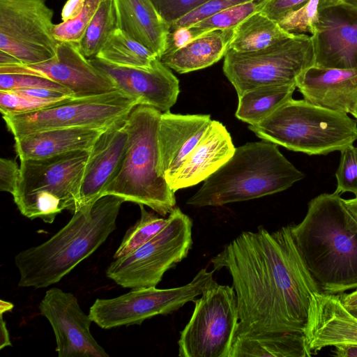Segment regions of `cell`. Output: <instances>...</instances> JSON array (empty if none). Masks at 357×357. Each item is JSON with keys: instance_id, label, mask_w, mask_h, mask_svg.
I'll return each instance as SVG.
<instances>
[{"instance_id": "6da1fadb", "label": "cell", "mask_w": 357, "mask_h": 357, "mask_svg": "<svg viewBox=\"0 0 357 357\" xmlns=\"http://www.w3.org/2000/svg\"><path fill=\"white\" fill-rule=\"evenodd\" d=\"M232 278L239 321L235 337L303 333L312 295L320 291L294 241L290 225L243 231L210 260ZM235 339V338H234Z\"/></svg>"}, {"instance_id": "7a4b0ae2", "label": "cell", "mask_w": 357, "mask_h": 357, "mask_svg": "<svg viewBox=\"0 0 357 357\" xmlns=\"http://www.w3.org/2000/svg\"><path fill=\"white\" fill-rule=\"evenodd\" d=\"M298 252L319 291L340 294L357 289V222L340 194L322 193L290 225Z\"/></svg>"}, {"instance_id": "3957f363", "label": "cell", "mask_w": 357, "mask_h": 357, "mask_svg": "<svg viewBox=\"0 0 357 357\" xmlns=\"http://www.w3.org/2000/svg\"><path fill=\"white\" fill-rule=\"evenodd\" d=\"M124 202L106 195L83 205L50 238L17 253L15 264L20 273L18 286L40 289L59 282L116 229Z\"/></svg>"}, {"instance_id": "277c9868", "label": "cell", "mask_w": 357, "mask_h": 357, "mask_svg": "<svg viewBox=\"0 0 357 357\" xmlns=\"http://www.w3.org/2000/svg\"><path fill=\"white\" fill-rule=\"evenodd\" d=\"M304 177L277 144L266 140L248 142L236 148L186 204L201 208L257 199L284 191Z\"/></svg>"}, {"instance_id": "5b68a950", "label": "cell", "mask_w": 357, "mask_h": 357, "mask_svg": "<svg viewBox=\"0 0 357 357\" xmlns=\"http://www.w3.org/2000/svg\"><path fill=\"white\" fill-rule=\"evenodd\" d=\"M162 112L137 105L126 119L127 148L114 176L102 196L112 195L151 208L161 216L176 207L174 192L158 172V131Z\"/></svg>"}, {"instance_id": "8992f818", "label": "cell", "mask_w": 357, "mask_h": 357, "mask_svg": "<svg viewBox=\"0 0 357 357\" xmlns=\"http://www.w3.org/2000/svg\"><path fill=\"white\" fill-rule=\"evenodd\" d=\"M248 128L263 140L310 155L340 151L357 140L356 120L305 99L291 98Z\"/></svg>"}, {"instance_id": "52a82bcc", "label": "cell", "mask_w": 357, "mask_h": 357, "mask_svg": "<svg viewBox=\"0 0 357 357\" xmlns=\"http://www.w3.org/2000/svg\"><path fill=\"white\" fill-rule=\"evenodd\" d=\"M90 149L20 160V178L13 195L20 213L51 224L63 211L74 212Z\"/></svg>"}, {"instance_id": "ba28073f", "label": "cell", "mask_w": 357, "mask_h": 357, "mask_svg": "<svg viewBox=\"0 0 357 357\" xmlns=\"http://www.w3.org/2000/svg\"><path fill=\"white\" fill-rule=\"evenodd\" d=\"M165 226L131 253L115 259L106 275L130 289L156 287L169 269L187 257L192 245V222L178 207L167 216Z\"/></svg>"}, {"instance_id": "9c48e42d", "label": "cell", "mask_w": 357, "mask_h": 357, "mask_svg": "<svg viewBox=\"0 0 357 357\" xmlns=\"http://www.w3.org/2000/svg\"><path fill=\"white\" fill-rule=\"evenodd\" d=\"M314 63L310 36L293 33L257 51L238 52L228 50L222 70L240 96L261 86L296 84L298 76Z\"/></svg>"}, {"instance_id": "30bf717a", "label": "cell", "mask_w": 357, "mask_h": 357, "mask_svg": "<svg viewBox=\"0 0 357 357\" xmlns=\"http://www.w3.org/2000/svg\"><path fill=\"white\" fill-rule=\"evenodd\" d=\"M193 302V312L178 341V356L229 357L239 321L234 287L215 282Z\"/></svg>"}, {"instance_id": "8fae6325", "label": "cell", "mask_w": 357, "mask_h": 357, "mask_svg": "<svg viewBox=\"0 0 357 357\" xmlns=\"http://www.w3.org/2000/svg\"><path fill=\"white\" fill-rule=\"evenodd\" d=\"M133 98L119 91L77 98L69 102L29 113L3 116L14 138L59 128H108L123 122L138 105Z\"/></svg>"}, {"instance_id": "7c38bea8", "label": "cell", "mask_w": 357, "mask_h": 357, "mask_svg": "<svg viewBox=\"0 0 357 357\" xmlns=\"http://www.w3.org/2000/svg\"><path fill=\"white\" fill-rule=\"evenodd\" d=\"M214 272L202 268L189 283L178 287L136 288L115 298H97L89 315L98 326L109 329L139 325L156 315L172 314L211 287L216 282Z\"/></svg>"}, {"instance_id": "4fadbf2b", "label": "cell", "mask_w": 357, "mask_h": 357, "mask_svg": "<svg viewBox=\"0 0 357 357\" xmlns=\"http://www.w3.org/2000/svg\"><path fill=\"white\" fill-rule=\"evenodd\" d=\"M53 15L45 0H0V50L26 65L53 58Z\"/></svg>"}, {"instance_id": "5bb4252c", "label": "cell", "mask_w": 357, "mask_h": 357, "mask_svg": "<svg viewBox=\"0 0 357 357\" xmlns=\"http://www.w3.org/2000/svg\"><path fill=\"white\" fill-rule=\"evenodd\" d=\"M0 73H24L43 77L66 87L77 98L116 91L110 79L81 53L77 43L73 42H59L55 56L46 61L0 66Z\"/></svg>"}, {"instance_id": "9a60e30c", "label": "cell", "mask_w": 357, "mask_h": 357, "mask_svg": "<svg viewBox=\"0 0 357 357\" xmlns=\"http://www.w3.org/2000/svg\"><path fill=\"white\" fill-rule=\"evenodd\" d=\"M38 309L52 326L59 357L109 356L93 337L90 331L93 321L74 294L52 287L45 292Z\"/></svg>"}, {"instance_id": "2e32d148", "label": "cell", "mask_w": 357, "mask_h": 357, "mask_svg": "<svg viewBox=\"0 0 357 357\" xmlns=\"http://www.w3.org/2000/svg\"><path fill=\"white\" fill-rule=\"evenodd\" d=\"M314 65L357 69V8L340 0L319 10L310 36Z\"/></svg>"}, {"instance_id": "e0dca14e", "label": "cell", "mask_w": 357, "mask_h": 357, "mask_svg": "<svg viewBox=\"0 0 357 357\" xmlns=\"http://www.w3.org/2000/svg\"><path fill=\"white\" fill-rule=\"evenodd\" d=\"M90 61L110 79L117 91L133 98L139 105L164 113L177 100L178 79L158 58L147 68L116 66L97 58L90 59Z\"/></svg>"}, {"instance_id": "ac0fdd59", "label": "cell", "mask_w": 357, "mask_h": 357, "mask_svg": "<svg viewBox=\"0 0 357 357\" xmlns=\"http://www.w3.org/2000/svg\"><path fill=\"white\" fill-rule=\"evenodd\" d=\"M303 333L312 353L337 344H357V317L342 304L340 294H313Z\"/></svg>"}, {"instance_id": "d6986e66", "label": "cell", "mask_w": 357, "mask_h": 357, "mask_svg": "<svg viewBox=\"0 0 357 357\" xmlns=\"http://www.w3.org/2000/svg\"><path fill=\"white\" fill-rule=\"evenodd\" d=\"M128 140L123 121L108 128L95 142L84 168L77 209L102 197L122 162Z\"/></svg>"}, {"instance_id": "ffe728a7", "label": "cell", "mask_w": 357, "mask_h": 357, "mask_svg": "<svg viewBox=\"0 0 357 357\" xmlns=\"http://www.w3.org/2000/svg\"><path fill=\"white\" fill-rule=\"evenodd\" d=\"M208 114H161L158 131V172L169 184L211 122Z\"/></svg>"}, {"instance_id": "44dd1931", "label": "cell", "mask_w": 357, "mask_h": 357, "mask_svg": "<svg viewBox=\"0 0 357 357\" xmlns=\"http://www.w3.org/2000/svg\"><path fill=\"white\" fill-rule=\"evenodd\" d=\"M305 100L328 109L351 114L357 103V69L312 65L296 81Z\"/></svg>"}, {"instance_id": "7402d4cb", "label": "cell", "mask_w": 357, "mask_h": 357, "mask_svg": "<svg viewBox=\"0 0 357 357\" xmlns=\"http://www.w3.org/2000/svg\"><path fill=\"white\" fill-rule=\"evenodd\" d=\"M230 134L223 124L212 120L195 148L169 182L176 192L204 181L234 154Z\"/></svg>"}, {"instance_id": "603a6c76", "label": "cell", "mask_w": 357, "mask_h": 357, "mask_svg": "<svg viewBox=\"0 0 357 357\" xmlns=\"http://www.w3.org/2000/svg\"><path fill=\"white\" fill-rule=\"evenodd\" d=\"M118 28L159 59L162 55L170 26L159 15L151 0H114Z\"/></svg>"}, {"instance_id": "cb8c5ba5", "label": "cell", "mask_w": 357, "mask_h": 357, "mask_svg": "<svg viewBox=\"0 0 357 357\" xmlns=\"http://www.w3.org/2000/svg\"><path fill=\"white\" fill-rule=\"evenodd\" d=\"M107 129L72 128L36 132L15 138L14 148L20 160L89 150Z\"/></svg>"}, {"instance_id": "d4e9b609", "label": "cell", "mask_w": 357, "mask_h": 357, "mask_svg": "<svg viewBox=\"0 0 357 357\" xmlns=\"http://www.w3.org/2000/svg\"><path fill=\"white\" fill-rule=\"evenodd\" d=\"M234 29L202 33L180 47L165 51L160 60L181 74L209 67L225 57Z\"/></svg>"}, {"instance_id": "484cf974", "label": "cell", "mask_w": 357, "mask_h": 357, "mask_svg": "<svg viewBox=\"0 0 357 357\" xmlns=\"http://www.w3.org/2000/svg\"><path fill=\"white\" fill-rule=\"evenodd\" d=\"M305 335L284 333L235 337L229 357H310Z\"/></svg>"}, {"instance_id": "4316f807", "label": "cell", "mask_w": 357, "mask_h": 357, "mask_svg": "<svg viewBox=\"0 0 357 357\" xmlns=\"http://www.w3.org/2000/svg\"><path fill=\"white\" fill-rule=\"evenodd\" d=\"M296 89V84H272L246 91L238 96L236 117L249 125L259 123L291 100Z\"/></svg>"}, {"instance_id": "83f0119b", "label": "cell", "mask_w": 357, "mask_h": 357, "mask_svg": "<svg viewBox=\"0 0 357 357\" xmlns=\"http://www.w3.org/2000/svg\"><path fill=\"white\" fill-rule=\"evenodd\" d=\"M293 33L284 31L278 22L257 11L234 29L228 50L238 52L257 51L280 42Z\"/></svg>"}, {"instance_id": "f1b7e54d", "label": "cell", "mask_w": 357, "mask_h": 357, "mask_svg": "<svg viewBox=\"0 0 357 357\" xmlns=\"http://www.w3.org/2000/svg\"><path fill=\"white\" fill-rule=\"evenodd\" d=\"M96 58L116 66L147 68L158 57L146 47L117 29Z\"/></svg>"}, {"instance_id": "f546056e", "label": "cell", "mask_w": 357, "mask_h": 357, "mask_svg": "<svg viewBox=\"0 0 357 357\" xmlns=\"http://www.w3.org/2000/svg\"><path fill=\"white\" fill-rule=\"evenodd\" d=\"M117 29L114 0H104L77 43L79 51L89 59L96 58Z\"/></svg>"}, {"instance_id": "4dcf8cb0", "label": "cell", "mask_w": 357, "mask_h": 357, "mask_svg": "<svg viewBox=\"0 0 357 357\" xmlns=\"http://www.w3.org/2000/svg\"><path fill=\"white\" fill-rule=\"evenodd\" d=\"M262 0H253L218 12L186 29L190 41L199 35L215 31L234 29L250 15L259 11Z\"/></svg>"}, {"instance_id": "1f68e13d", "label": "cell", "mask_w": 357, "mask_h": 357, "mask_svg": "<svg viewBox=\"0 0 357 357\" xmlns=\"http://www.w3.org/2000/svg\"><path fill=\"white\" fill-rule=\"evenodd\" d=\"M139 206L140 218L127 230L114 252V259L124 257L141 247L155 236L167 222V218L159 217L146 210L144 205Z\"/></svg>"}, {"instance_id": "d6a6232c", "label": "cell", "mask_w": 357, "mask_h": 357, "mask_svg": "<svg viewBox=\"0 0 357 357\" xmlns=\"http://www.w3.org/2000/svg\"><path fill=\"white\" fill-rule=\"evenodd\" d=\"M77 98L68 96L59 99H41L13 91H0V110L2 116L29 113L59 105Z\"/></svg>"}, {"instance_id": "836d02e7", "label": "cell", "mask_w": 357, "mask_h": 357, "mask_svg": "<svg viewBox=\"0 0 357 357\" xmlns=\"http://www.w3.org/2000/svg\"><path fill=\"white\" fill-rule=\"evenodd\" d=\"M340 0H309L300 8L289 13L278 22L284 31L291 33H312L319 10Z\"/></svg>"}, {"instance_id": "e575fe53", "label": "cell", "mask_w": 357, "mask_h": 357, "mask_svg": "<svg viewBox=\"0 0 357 357\" xmlns=\"http://www.w3.org/2000/svg\"><path fill=\"white\" fill-rule=\"evenodd\" d=\"M104 0H85L80 14L75 19L54 24L53 33L59 42L77 43Z\"/></svg>"}, {"instance_id": "d590c367", "label": "cell", "mask_w": 357, "mask_h": 357, "mask_svg": "<svg viewBox=\"0 0 357 357\" xmlns=\"http://www.w3.org/2000/svg\"><path fill=\"white\" fill-rule=\"evenodd\" d=\"M335 172L337 188L335 192H351L357 197V146L349 145L340 151Z\"/></svg>"}, {"instance_id": "8d00e7d4", "label": "cell", "mask_w": 357, "mask_h": 357, "mask_svg": "<svg viewBox=\"0 0 357 357\" xmlns=\"http://www.w3.org/2000/svg\"><path fill=\"white\" fill-rule=\"evenodd\" d=\"M49 89L74 96L70 91L49 79L24 73H0V91Z\"/></svg>"}, {"instance_id": "74e56055", "label": "cell", "mask_w": 357, "mask_h": 357, "mask_svg": "<svg viewBox=\"0 0 357 357\" xmlns=\"http://www.w3.org/2000/svg\"><path fill=\"white\" fill-rule=\"evenodd\" d=\"M253 0H208L170 25L169 31L188 27L218 12Z\"/></svg>"}, {"instance_id": "f35d334b", "label": "cell", "mask_w": 357, "mask_h": 357, "mask_svg": "<svg viewBox=\"0 0 357 357\" xmlns=\"http://www.w3.org/2000/svg\"><path fill=\"white\" fill-rule=\"evenodd\" d=\"M161 17L169 24L195 10L208 0H151Z\"/></svg>"}, {"instance_id": "ab89813d", "label": "cell", "mask_w": 357, "mask_h": 357, "mask_svg": "<svg viewBox=\"0 0 357 357\" xmlns=\"http://www.w3.org/2000/svg\"><path fill=\"white\" fill-rule=\"evenodd\" d=\"M309 0H262L259 11L278 22L289 13L300 8Z\"/></svg>"}, {"instance_id": "60d3db41", "label": "cell", "mask_w": 357, "mask_h": 357, "mask_svg": "<svg viewBox=\"0 0 357 357\" xmlns=\"http://www.w3.org/2000/svg\"><path fill=\"white\" fill-rule=\"evenodd\" d=\"M20 174V167L15 160L8 158L0 159V190L1 191L15 193Z\"/></svg>"}, {"instance_id": "b9f144b4", "label": "cell", "mask_w": 357, "mask_h": 357, "mask_svg": "<svg viewBox=\"0 0 357 357\" xmlns=\"http://www.w3.org/2000/svg\"><path fill=\"white\" fill-rule=\"evenodd\" d=\"M85 0H67L61 11L62 22L76 18L82 12Z\"/></svg>"}, {"instance_id": "7bdbcfd3", "label": "cell", "mask_w": 357, "mask_h": 357, "mask_svg": "<svg viewBox=\"0 0 357 357\" xmlns=\"http://www.w3.org/2000/svg\"><path fill=\"white\" fill-rule=\"evenodd\" d=\"M334 347V356L357 357V344H337Z\"/></svg>"}, {"instance_id": "ee69618b", "label": "cell", "mask_w": 357, "mask_h": 357, "mask_svg": "<svg viewBox=\"0 0 357 357\" xmlns=\"http://www.w3.org/2000/svg\"><path fill=\"white\" fill-rule=\"evenodd\" d=\"M343 305L350 312L357 311V289L349 294H340Z\"/></svg>"}, {"instance_id": "f6af8a7d", "label": "cell", "mask_w": 357, "mask_h": 357, "mask_svg": "<svg viewBox=\"0 0 357 357\" xmlns=\"http://www.w3.org/2000/svg\"><path fill=\"white\" fill-rule=\"evenodd\" d=\"M0 329H1V343H0V349H2L3 348L11 346L12 344L10 342V336L8 331L6 328V324L3 319V314L1 313V324H0Z\"/></svg>"}, {"instance_id": "bcb514c9", "label": "cell", "mask_w": 357, "mask_h": 357, "mask_svg": "<svg viewBox=\"0 0 357 357\" xmlns=\"http://www.w3.org/2000/svg\"><path fill=\"white\" fill-rule=\"evenodd\" d=\"M343 203L349 213L357 222V197L352 199H343Z\"/></svg>"}, {"instance_id": "7dc6e473", "label": "cell", "mask_w": 357, "mask_h": 357, "mask_svg": "<svg viewBox=\"0 0 357 357\" xmlns=\"http://www.w3.org/2000/svg\"><path fill=\"white\" fill-rule=\"evenodd\" d=\"M13 308V304L8 301L3 300L0 301V313L3 314L6 312H10Z\"/></svg>"}, {"instance_id": "c3c4849f", "label": "cell", "mask_w": 357, "mask_h": 357, "mask_svg": "<svg viewBox=\"0 0 357 357\" xmlns=\"http://www.w3.org/2000/svg\"><path fill=\"white\" fill-rule=\"evenodd\" d=\"M357 8V0H342Z\"/></svg>"}, {"instance_id": "681fc988", "label": "cell", "mask_w": 357, "mask_h": 357, "mask_svg": "<svg viewBox=\"0 0 357 357\" xmlns=\"http://www.w3.org/2000/svg\"><path fill=\"white\" fill-rule=\"evenodd\" d=\"M351 114L357 120V103L351 112Z\"/></svg>"}, {"instance_id": "f907efd6", "label": "cell", "mask_w": 357, "mask_h": 357, "mask_svg": "<svg viewBox=\"0 0 357 357\" xmlns=\"http://www.w3.org/2000/svg\"><path fill=\"white\" fill-rule=\"evenodd\" d=\"M352 312L356 317H357V311H356V312Z\"/></svg>"}]
</instances>
